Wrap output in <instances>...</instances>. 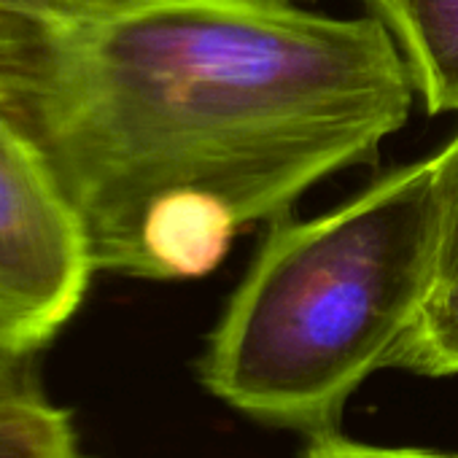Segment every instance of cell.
Returning <instances> with one entry per match:
<instances>
[{"instance_id":"9","label":"cell","mask_w":458,"mask_h":458,"mask_svg":"<svg viewBox=\"0 0 458 458\" xmlns=\"http://www.w3.org/2000/svg\"><path fill=\"white\" fill-rule=\"evenodd\" d=\"M0 410H12V407H0Z\"/></svg>"},{"instance_id":"8","label":"cell","mask_w":458,"mask_h":458,"mask_svg":"<svg viewBox=\"0 0 458 458\" xmlns=\"http://www.w3.org/2000/svg\"><path fill=\"white\" fill-rule=\"evenodd\" d=\"M305 458H458L447 453L434 450H418V447H380V445H364L340 437L337 431L313 437V447Z\"/></svg>"},{"instance_id":"7","label":"cell","mask_w":458,"mask_h":458,"mask_svg":"<svg viewBox=\"0 0 458 458\" xmlns=\"http://www.w3.org/2000/svg\"><path fill=\"white\" fill-rule=\"evenodd\" d=\"M434 191L439 208V243H437V289L458 292V132L431 157Z\"/></svg>"},{"instance_id":"4","label":"cell","mask_w":458,"mask_h":458,"mask_svg":"<svg viewBox=\"0 0 458 458\" xmlns=\"http://www.w3.org/2000/svg\"><path fill=\"white\" fill-rule=\"evenodd\" d=\"M428 114L458 111V0H369Z\"/></svg>"},{"instance_id":"1","label":"cell","mask_w":458,"mask_h":458,"mask_svg":"<svg viewBox=\"0 0 458 458\" xmlns=\"http://www.w3.org/2000/svg\"><path fill=\"white\" fill-rule=\"evenodd\" d=\"M412 95L377 17L294 0H41L12 108L79 208L95 267L181 281L318 181L375 162Z\"/></svg>"},{"instance_id":"5","label":"cell","mask_w":458,"mask_h":458,"mask_svg":"<svg viewBox=\"0 0 458 458\" xmlns=\"http://www.w3.org/2000/svg\"><path fill=\"white\" fill-rule=\"evenodd\" d=\"M0 458H81L71 415L49 399L0 410Z\"/></svg>"},{"instance_id":"6","label":"cell","mask_w":458,"mask_h":458,"mask_svg":"<svg viewBox=\"0 0 458 458\" xmlns=\"http://www.w3.org/2000/svg\"><path fill=\"white\" fill-rule=\"evenodd\" d=\"M396 367L418 375H458V292H434L404 340Z\"/></svg>"},{"instance_id":"3","label":"cell","mask_w":458,"mask_h":458,"mask_svg":"<svg viewBox=\"0 0 458 458\" xmlns=\"http://www.w3.org/2000/svg\"><path fill=\"white\" fill-rule=\"evenodd\" d=\"M87 224L38 138L0 98V348L33 356L81 308Z\"/></svg>"},{"instance_id":"2","label":"cell","mask_w":458,"mask_h":458,"mask_svg":"<svg viewBox=\"0 0 458 458\" xmlns=\"http://www.w3.org/2000/svg\"><path fill=\"white\" fill-rule=\"evenodd\" d=\"M431 157L351 202L270 221L199 361L205 388L257 420L337 428L345 402L396 356L437 289Z\"/></svg>"}]
</instances>
